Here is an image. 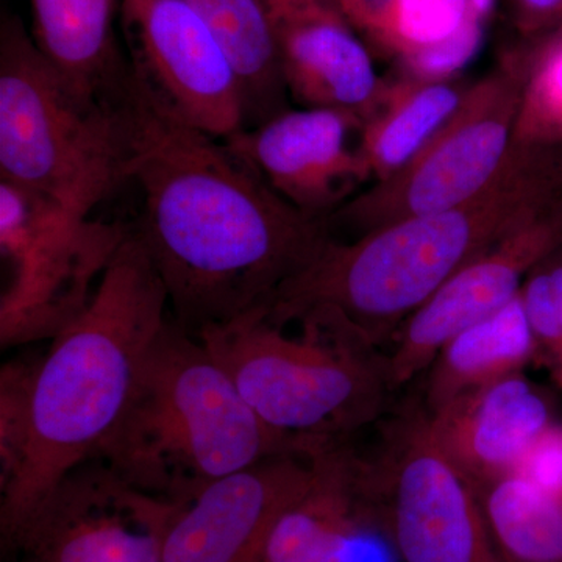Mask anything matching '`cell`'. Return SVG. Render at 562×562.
I'll list each match as a JSON object with an SVG mask.
<instances>
[{"label":"cell","instance_id":"obj_1","mask_svg":"<svg viewBox=\"0 0 562 562\" xmlns=\"http://www.w3.org/2000/svg\"><path fill=\"white\" fill-rule=\"evenodd\" d=\"M133 81V79H132ZM132 227L149 251L177 325L198 336L268 305L330 239L224 139L166 116L132 87Z\"/></svg>","mask_w":562,"mask_h":562},{"label":"cell","instance_id":"obj_2","mask_svg":"<svg viewBox=\"0 0 562 562\" xmlns=\"http://www.w3.org/2000/svg\"><path fill=\"white\" fill-rule=\"evenodd\" d=\"M562 191V147L513 143L494 179L468 201L328 239L265 306L279 325L313 319L375 351L476 255Z\"/></svg>","mask_w":562,"mask_h":562},{"label":"cell","instance_id":"obj_3","mask_svg":"<svg viewBox=\"0 0 562 562\" xmlns=\"http://www.w3.org/2000/svg\"><path fill=\"white\" fill-rule=\"evenodd\" d=\"M169 317L165 283L131 227L87 308L38 362L27 458L16 482L0 494L3 550L55 487L109 439Z\"/></svg>","mask_w":562,"mask_h":562},{"label":"cell","instance_id":"obj_4","mask_svg":"<svg viewBox=\"0 0 562 562\" xmlns=\"http://www.w3.org/2000/svg\"><path fill=\"white\" fill-rule=\"evenodd\" d=\"M295 452L308 449L271 430L206 347L169 317L127 408L92 460L133 490L181 503L257 462Z\"/></svg>","mask_w":562,"mask_h":562},{"label":"cell","instance_id":"obj_5","mask_svg":"<svg viewBox=\"0 0 562 562\" xmlns=\"http://www.w3.org/2000/svg\"><path fill=\"white\" fill-rule=\"evenodd\" d=\"M132 91L122 103L74 88L16 16L0 25V180L83 214L128 181Z\"/></svg>","mask_w":562,"mask_h":562},{"label":"cell","instance_id":"obj_6","mask_svg":"<svg viewBox=\"0 0 562 562\" xmlns=\"http://www.w3.org/2000/svg\"><path fill=\"white\" fill-rule=\"evenodd\" d=\"M292 324L297 336L261 306L195 338L271 430L303 449L349 441L382 412L390 391L384 360L319 322Z\"/></svg>","mask_w":562,"mask_h":562},{"label":"cell","instance_id":"obj_7","mask_svg":"<svg viewBox=\"0 0 562 562\" xmlns=\"http://www.w3.org/2000/svg\"><path fill=\"white\" fill-rule=\"evenodd\" d=\"M131 227L0 180V344L54 339L77 319Z\"/></svg>","mask_w":562,"mask_h":562},{"label":"cell","instance_id":"obj_8","mask_svg":"<svg viewBox=\"0 0 562 562\" xmlns=\"http://www.w3.org/2000/svg\"><path fill=\"white\" fill-rule=\"evenodd\" d=\"M525 72L519 41L483 79L472 81L450 120L412 160L333 214V238H358L384 225L449 210L482 191L512 150Z\"/></svg>","mask_w":562,"mask_h":562},{"label":"cell","instance_id":"obj_9","mask_svg":"<svg viewBox=\"0 0 562 562\" xmlns=\"http://www.w3.org/2000/svg\"><path fill=\"white\" fill-rule=\"evenodd\" d=\"M357 483L366 519L402 562H505L479 490L432 439L427 412L397 422L373 460L357 453Z\"/></svg>","mask_w":562,"mask_h":562},{"label":"cell","instance_id":"obj_10","mask_svg":"<svg viewBox=\"0 0 562 562\" xmlns=\"http://www.w3.org/2000/svg\"><path fill=\"white\" fill-rule=\"evenodd\" d=\"M120 29L132 79L151 105L214 138L244 131L238 76L187 0H121Z\"/></svg>","mask_w":562,"mask_h":562},{"label":"cell","instance_id":"obj_11","mask_svg":"<svg viewBox=\"0 0 562 562\" xmlns=\"http://www.w3.org/2000/svg\"><path fill=\"white\" fill-rule=\"evenodd\" d=\"M171 508L90 460L55 487L3 552L16 562H162Z\"/></svg>","mask_w":562,"mask_h":562},{"label":"cell","instance_id":"obj_12","mask_svg":"<svg viewBox=\"0 0 562 562\" xmlns=\"http://www.w3.org/2000/svg\"><path fill=\"white\" fill-rule=\"evenodd\" d=\"M562 247V191L453 273L392 339L384 358L390 390L427 371L454 335L501 312L525 280Z\"/></svg>","mask_w":562,"mask_h":562},{"label":"cell","instance_id":"obj_13","mask_svg":"<svg viewBox=\"0 0 562 562\" xmlns=\"http://www.w3.org/2000/svg\"><path fill=\"white\" fill-rule=\"evenodd\" d=\"M355 111L290 109L224 139L294 209L328 221L371 187Z\"/></svg>","mask_w":562,"mask_h":562},{"label":"cell","instance_id":"obj_14","mask_svg":"<svg viewBox=\"0 0 562 562\" xmlns=\"http://www.w3.org/2000/svg\"><path fill=\"white\" fill-rule=\"evenodd\" d=\"M313 450L277 454L172 503L162 562H266L277 520L312 482Z\"/></svg>","mask_w":562,"mask_h":562},{"label":"cell","instance_id":"obj_15","mask_svg":"<svg viewBox=\"0 0 562 562\" xmlns=\"http://www.w3.org/2000/svg\"><path fill=\"white\" fill-rule=\"evenodd\" d=\"M281 76L299 109L366 116L383 90L373 54L336 0L271 13Z\"/></svg>","mask_w":562,"mask_h":562},{"label":"cell","instance_id":"obj_16","mask_svg":"<svg viewBox=\"0 0 562 562\" xmlns=\"http://www.w3.org/2000/svg\"><path fill=\"white\" fill-rule=\"evenodd\" d=\"M553 420L546 395L524 373L428 413L432 439L479 492L516 473Z\"/></svg>","mask_w":562,"mask_h":562},{"label":"cell","instance_id":"obj_17","mask_svg":"<svg viewBox=\"0 0 562 562\" xmlns=\"http://www.w3.org/2000/svg\"><path fill=\"white\" fill-rule=\"evenodd\" d=\"M308 487L277 520L266 562H353L355 546L368 522L357 483V452L349 441L313 449Z\"/></svg>","mask_w":562,"mask_h":562},{"label":"cell","instance_id":"obj_18","mask_svg":"<svg viewBox=\"0 0 562 562\" xmlns=\"http://www.w3.org/2000/svg\"><path fill=\"white\" fill-rule=\"evenodd\" d=\"M33 40L44 57L83 94L122 103L132 90L116 36L121 0H31Z\"/></svg>","mask_w":562,"mask_h":562},{"label":"cell","instance_id":"obj_19","mask_svg":"<svg viewBox=\"0 0 562 562\" xmlns=\"http://www.w3.org/2000/svg\"><path fill=\"white\" fill-rule=\"evenodd\" d=\"M535 362V339L519 294L439 350L427 369V412H438L469 392L519 375Z\"/></svg>","mask_w":562,"mask_h":562},{"label":"cell","instance_id":"obj_20","mask_svg":"<svg viewBox=\"0 0 562 562\" xmlns=\"http://www.w3.org/2000/svg\"><path fill=\"white\" fill-rule=\"evenodd\" d=\"M472 83V81H471ZM471 83L419 81L390 74L362 125V154L372 183L402 169L460 106Z\"/></svg>","mask_w":562,"mask_h":562},{"label":"cell","instance_id":"obj_21","mask_svg":"<svg viewBox=\"0 0 562 562\" xmlns=\"http://www.w3.org/2000/svg\"><path fill=\"white\" fill-rule=\"evenodd\" d=\"M373 57L398 65L480 18L471 0H336ZM482 20V18H480Z\"/></svg>","mask_w":562,"mask_h":562},{"label":"cell","instance_id":"obj_22","mask_svg":"<svg viewBox=\"0 0 562 562\" xmlns=\"http://www.w3.org/2000/svg\"><path fill=\"white\" fill-rule=\"evenodd\" d=\"M483 513L505 562H562V503L519 473L480 491Z\"/></svg>","mask_w":562,"mask_h":562},{"label":"cell","instance_id":"obj_23","mask_svg":"<svg viewBox=\"0 0 562 562\" xmlns=\"http://www.w3.org/2000/svg\"><path fill=\"white\" fill-rule=\"evenodd\" d=\"M520 41L527 72L513 143L562 147V24Z\"/></svg>","mask_w":562,"mask_h":562},{"label":"cell","instance_id":"obj_24","mask_svg":"<svg viewBox=\"0 0 562 562\" xmlns=\"http://www.w3.org/2000/svg\"><path fill=\"white\" fill-rule=\"evenodd\" d=\"M220 41L244 81L268 77L277 66L271 13L261 0H187Z\"/></svg>","mask_w":562,"mask_h":562},{"label":"cell","instance_id":"obj_25","mask_svg":"<svg viewBox=\"0 0 562 562\" xmlns=\"http://www.w3.org/2000/svg\"><path fill=\"white\" fill-rule=\"evenodd\" d=\"M520 301L535 339V364L562 391V247L528 276Z\"/></svg>","mask_w":562,"mask_h":562},{"label":"cell","instance_id":"obj_26","mask_svg":"<svg viewBox=\"0 0 562 562\" xmlns=\"http://www.w3.org/2000/svg\"><path fill=\"white\" fill-rule=\"evenodd\" d=\"M40 360H16L0 372V494L16 482L31 441L32 390Z\"/></svg>","mask_w":562,"mask_h":562},{"label":"cell","instance_id":"obj_27","mask_svg":"<svg viewBox=\"0 0 562 562\" xmlns=\"http://www.w3.org/2000/svg\"><path fill=\"white\" fill-rule=\"evenodd\" d=\"M516 473L562 503V422H550L543 428Z\"/></svg>","mask_w":562,"mask_h":562},{"label":"cell","instance_id":"obj_28","mask_svg":"<svg viewBox=\"0 0 562 562\" xmlns=\"http://www.w3.org/2000/svg\"><path fill=\"white\" fill-rule=\"evenodd\" d=\"M514 31L532 40L562 24V0H505Z\"/></svg>","mask_w":562,"mask_h":562},{"label":"cell","instance_id":"obj_29","mask_svg":"<svg viewBox=\"0 0 562 562\" xmlns=\"http://www.w3.org/2000/svg\"><path fill=\"white\" fill-rule=\"evenodd\" d=\"M316 2H321V0H261L262 5L268 9L269 13H276V11L301 9V7L312 5V3Z\"/></svg>","mask_w":562,"mask_h":562},{"label":"cell","instance_id":"obj_30","mask_svg":"<svg viewBox=\"0 0 562 562\" xmlns=\"http://www.w3.org/2000/svg\"><path fill=\"white\" fill-rule=\"evenodd\" d=\"M498 0H471L472 9L486 24H490L494 18L495 10H497Z\"/></svg>","mask_w":562,"mask_h":562}]
</instances>
